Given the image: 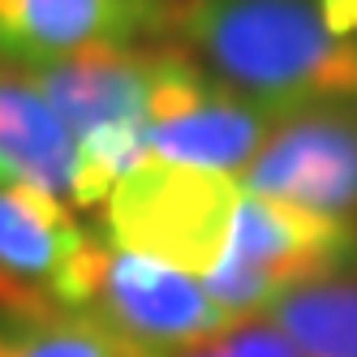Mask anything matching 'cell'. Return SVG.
<instances>
[{"instance_id": "obj_1", "label": "cell", "mask_w": 357, "mask_h": 357, "mask_svg": "<svg viewBox=\"0 0 357 357\" xmlns=\"http://www.w3.org/2000/svg\"><path fill=\"white\" fill-rule=\"evenodd\" d=\"M168 47L271 112L357 99V39L327 26L319 0H181Z\"/></svg>"}, {"instance_id": "obj_2", "label": "cell", "mask_w": 357, "mask_h": 357, "mask_svg": "<svg viewBox=\"0 0 357 357\" xmlns=\"http://www.w3.org/2000/svg\"><path fill=\"white\" fill-rule=\"evenodd\" d=\"M357 267V224L319 211L241 194L220 263L202 289L233 319H254L289 289Z\"/></svg>"}, {"instance_id": "obj_3", "label": "cell", "mask_w": 357, "mask_h": 357, "mask_svg": "<svg viewBox=\"0 0 357 357\" xmlns=\"http://www.w3.org/2000/svg\"><path fill=\"white\" fill-rule=\"evenodd\" d=\"M237 198L241 190L228 172L146 160L104 198V233L125 254L207 275L224 254Z\"/></svg>"}, {"instance_id": "obj_4", "label": "cell", "mask_w": 357, "mask_h": 357, "mask_svg": "<svg viewBox=\"0 0 357 357\" xmlns=\"http://www.w3.org/2000/svg\"><path fill=\"white\" fill-rule=\"evenodd\" d=\"M275 116L280 112L215 82L181 47L164 43V65L151 91L142 142L151 160L233 176L254 160Z\"/></svg>"}, {"instance_id": "obj_5", "label": "cell", "mask_w": 357, "mask_h": 357, "mask_svg": "<svg viewBox=\"0 0 357 357\" xmlns=\"http://www.w3.org/2000/svg\"><path fill=\"white\" fill-rule=\"evenodd\" d=\"M78 314L99 319L146 357H172L241 323L224 314L190 271L142 259V254H125L108 241H99L95 250L86 301Z\"/></svg>"}, {"instance_id": "obj_6", "label": "cell", "mask_w": 357, "mask_h": 357, "mask_svg": "<svg viewBox=\"0 0 357 357\" xmlns=\"http://www.w3.org/2000/svg\"><path fill=\"white\" fill-rule=\"evenodd\" d=\"M245 194L357 220V99H319L280 112L241 168Z\"/></svg>"}, {"instance_id": "obj_7", "label": "cell", "mask_w": 357, "mask_h": 357, "mask_svg": "<svg viewBox=\"0 0 357 357\" xmlns=\"http://www.w3.org/2000/svg\"><path fill=\"white\" fill-rule=\"evenodd\" d=\"M95 241L56 194L0 181V314L78 310Z\"/></svg>"}, {"instance_id": "obj_8", "label": "cell", "mask_w": 357, "mask_h": 357, "mask_svg": "<svg viewBox=\"0 0 357 357\" xmlns=\"http://www.w3.org/2000/svg\"><path fill=\"white\" fill-rule=\"evenodd\" d=\"M181 0H0V61L35 69L82 47L168 43Z\"/></svg>"}, {"instance_id": "obj_9", "label": "cell", "mask_w": 357, "mask_h": 357, "mask_svg": "<svg viewBox=\"0 0 357 357\" xmlns=\"http://www.w3.org/2000/svg\"><path fill=\"white\" fill-rule=\"evenodd\" d=\"M164 47H82L26 69L73 142L104 130H142Z\"/></svg>"}, {"instance_id": "obj_10", "label": "cell", "mask_w": 357, "mask_h": 357, "mask_svg": "<svg viewBox=\"0 0 357 357\" xmlns=\"http://www.w3.org/2000/svg\"><path fill=\"white\" fill-rule=\"evenodd\" d=\"M73 164L78 142L65 121L47 108L26 69L0 61V181H22L69 198Z\"/></svg>"}, {"instance_id": "obj_11", "label": "cell", "mask_w": 357, "mask_h": 357, "mask_svg": "<svg viewBox=\"0 0 357 357\" xmlns=\"http://www.w3.org/2000/svg\"><path fill=\"white\" fill-rule=\"evenodd\" d=\"M297 357H357V267L289 289L267 305Z\"/></svg>"}, {"instance_id": "obj_12", "label": "cell", "mask_w": 357, "mask_h": 357, "mask_svg": "<svg viewBox=\"0 0 357 357\" xmlns=\"http://www.w3.org/2000/svg\"><path fill=\"white\" fill-rule=\"evenodd\" d=\"M0 357H146L78 310L0 314Z\"/></svg>"}, {"instance_id": "obj_13", "label": "cell", "mask_w": 357, "mask_h": 357, "mask_svg": "<svg viewBox=\"0 0 357 357\" xmlns=\"http://www.w3.org/2000/svg\"><path fill=\"white\" fill-rule=\"evenodd\" d=\"M172 357H297V349L289 344L284 331L263 314V319H241L228 331H220V336L190 344Z\"/></svg>"}, {"instance_id": "obj_14", "label": "cell", "mask_w": 357, "mask_h": 357, "mask_svg": "<svg viewBox=\"0 0 357 357\" xmlns=\"http://www.w3.org/2000/svg\"><path fill=\"white\" fill-rule=\"evenodd\" d=\"M319 9L340 39H357V0H319Z\"/></svg>"}]
</instances>
